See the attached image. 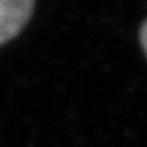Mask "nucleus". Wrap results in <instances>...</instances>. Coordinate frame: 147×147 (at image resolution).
Masks as SVG:
<instances>
[{"label":"nucleus","instance_id":"obj_1","mask_svg":"<svg viewBox=\"0 0 147 147\" xmlns=\"http://www.w3.org/2000/svg\"><path fill=\"white\" fill-rule=\"evenodd\" d=\"M32 0H0V44L21 32L33 12Z\"/></svg>","mask_w":147,"mask_h":147},{"label":"nucleus","instance_id":"obj_2","mask_svg":"<svg viewBox=\"0 0 147 147\" xmlns=\"http://www.w3.org/2000/svg\"><path fill=\"white\" fill-rule=\"evenodd\" d=\"M140 41H142V47L147 55V21L143 23L142 29H140Z\"/></svg>","mask_w":147,"mask_h":147}]
</instances>
